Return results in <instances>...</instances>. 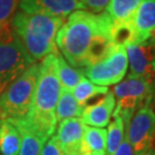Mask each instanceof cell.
<instances>
[{"label":"cell","mask_w":155,"mask_h":155,"mask_svg":"<svg viewBox=\"0 0 155 155\" xmlns=\"http://www.w3.org/2000/svg\"><path fill=\"white\" fill-rule=\"evenodd\" d=\"M112 21L106 12L94 14L77 10L56 35V46L70 66L85 68L103 59L115 44L112 37Z\"/></svg>","instance_id":"cell-1"},{"label":"cell","mask_w":155,"mask_h":155,"mask_svg":"<svg viewBox=\"0 0 155 155\" xmlns=\"http://www.w3.org/2000/svg\"><path fill=\"white\" fill-rule=\"evenodd\" d=\"M56 51L46 56L39 63V75L30 110L25 119L21 120L46 140L53 135L57 124L55 110L61 84L58 77Z\"/></svg>","instance_id":"cell-2"},{"label":"cell","mask_w":155,"mask_h":155,"mask_svg":"<svg viewBox=\"0 0 155 155\" xmlns=\"http://www.w3.org/2000/svg\"><path fill=\"white\" fill-rule=\"evenodd\" d=\"M64 19L16 11L10 23L13 33L34 63L57 50L56 35Z\"/></svg>","instance_id":"cell-3"},{"label":"cell","mask_w":155,"mask_h":155,"mask_svg":"<svg viewBox=\"0 0 155 155\" xmlns=\"http://www.w3.org/2000/svg\"><path fill=\"white\" fill-rule=\"evenodd\" d=\"M39 75V63H33L0 94V119L23 120L30 110Z\"/></svg>","instance_id":"cell-4"},{"label":"cell","mask_w":155,"mask_h":155,"mask_svg":"<svg viewBox=\"0 0 155 155\" xmlns=\"http://www.w3.org/2000/svg\"><path fill=\"white\" fill-rule=\"evenodd\" d=\"M33 63L13 33L11 25L0 29V94Z\"/></svg>","instance_id":"cell-5"},{"label":"cell","mask_w":155,"mask_h":155,"mask_svg":"<svg viewBox=\"0 0 155 155\" xmlns=\"http://www.w3.org/2000/svg\"><path fill=\"white\" fill-rule=\"evenodd\" d=\"M112 92L116 102L113 114L119 115L123 119L125 128L135 112L147 102L153 100L151 82L141 77L128 75L124 80L115 85Z\"/></svg>","instance_id":"cell-6"},{"label":"cell","mask_w":155,"mask_h":155,"mask_svg":"<svg viewBox=\"0 0 155 155\" xmlns=\"http://www.w3.org/2000/svg\"><path fill=\"white\" fill-rule=\"evenodd\" d=\"M81 69L88 80L99 86L107 87L119 83L123 80L128 69L125 46L115 45L103 59Z\"/></svg>","instance_id":"cell-7"},{"label":"cell","mask_w":155,"mask_h":155,"mask_svg":"<svg viewBox=\"0 0 155 155\" xmlns=\"http://www.w3.org/2000/svg\"><path fill=\"white\" fill-rule=\"evenodd\" d=\"M134 155H143L155 144V110L153 100L139 108L125 128Z\"/></svg>","instance_id":"cell-8"},{"label":"cell","mask_w":155,"mask_h":155,"mask_svg":"<svg viewBox=\"0 0 155 155\" xmlns=\"http://www.w3.org/2000/svg\"><path fill=\"white\" fill-rule=\"evenodd\" d=\"M130 76L152 81L155 73V42L152 38L141 42H132L125 46Z\"/></svg>","instance_id":"cell-9"},{"label":"cell","mask_w":155,"mask_h":155,"mask_svg":"<svg viewBox=\"0 0 155 155\" xmlns=\"http://www.w3.org/2000/svg\"><path fill=\"white\" fill-rule=\"evenodd\" d=\"M19 10L65 19L77 10H85L80 0H19Z\"/></svg>","instance_id":"cell-10"},{"label":"cell","mask_w":155,"mask_h":155,"mask_svg":"<svg viewBox=\"0 0 155 155\" xmlns=\"http://www.w3.org/2000/svg\"><path fill=\"white\" fill-rule=\"evenodd\" d=\"M85 128L81 118H68L59 122L55 136L65 155L80 152Z\"/></svg>","instance_id":"cell-11"},{"label":"cell","mask_w":155,"mask_h":155,"mask_svg":"<svg viewBox=\"0 0 155 155\" xmlns=\"http://www.w3.org/2000/svg\"><path fill=\"white\" fill-rule=\"evenodd\" d=\"M115 105L116 102L113 92L108 91L104 96L84 108L81 120L87 126L103 128L109 124Z\"/></svg>","instance_id":"cell-12"},{"label":"cell","mask_w":155,"mask_h":155,"mask_svg":"<svg viewBox=\"0 0 155 155\" xmlns=\"http://www.w3.org/2000/svg\"><path fill=\"white\" fill-rule=\"evenodd\" d=\"M134 41L141 42L150 38L155 31V0H143L131 18Z\"/></svg>","instance_id":"cell-13"},{"label":"cell","mask_w":155,"mask_h":155,"mask_svg":"<svg viewBox=\"0 0 155 155\" xmlns=\"http://www.w3.org/2000/svg\"><path fill=\"white\" fill-rule=\"evenodd\" d=\"M21 137L12 119H0V155H18Z\"/></svg>","instance_id":"cell-14"},{"label":"cell","mask_w":155,"mask_h":155,"mask_svg":"<svg viewBox=\"0 0 155 155\" xmlns=\"http://www.w3.org/2000/svg\"><path fill=\"white\" fill-rule=\"evenodd\" d=\"M106 129L86 125L80 152L86 155H106Z\"/></svg>","instance_id":"cell-15"},{"label":"cell","mask_w":155,"mask_h":155,"mask_svg":"<svg viewBox=\"0 0 155 155\" xmlns=\"http://www.w3.org/2000/svg\"><path fill=\"white\" fill-rule=\"evenodd\" d=\"M12 120L17 126L21 137L20 150L18 155H41L47 140L32 131L21 120Z\"/></svg>","instance_id":"cell-16"},{"label":"cell","mask_w":155,"mask_h":155,"mask_svg":"<svg viewBox=\"0 0 155 155\" xmlns=\"http://www.w3.org/2000/svg\"><path fill=\"white\" fill-rule=\"evenodd\" d=\"M143 0H110L105 12L110 17L112 24L119 25L130 22L138 6Z\"/></svg>","instance_id":"cell-17"},{"label":"cell","mask_w":155,"mask_h":155,"mask_svg":"<svg viewBox=\"0 0 155 155\" xmlns=\"http://www.w3.org/2000/svg\"><path fill=\"white\" fill-rule=\"evenodd\" d=\"M83 111L84 108L77 103L72 91L61 86L55 110L57 122L68 118H81Z\"/></svg>","instance_id":"cell-18"},{"label":"cell","mask_w":155,"mask_h":155,"mask_svg":"<svg viewBox=\"0 0 155 155\" xmlns=\"http://www.w3.org/2000/svg\"><path fill=\"white\" fill-rule=\"evenodd\" d=\"M108 91H109L108 87L96 85L88 80L86 77H84L72 90V94L76 99L77 103L85 108L90 104L91 100L104 96Z\"/></svg>","instance_id":"cell-19"},{"label":"cell","mask_w":155,"mask_h":155,"mask_svg":"<svg viewBox=\"0 0 155 155\" xmlns=\"http://www.w3.org/2000/svg\"><path fill=\"white\" fill-rule=\"evenodd\" d=\"M58 62V77L62 87L72 91L85 76L81 68L70 66L59 51H56Z\"/></svg>","instance_id":"cell-20"},{"label":"cell","mask_w":155,"mask_h":155,"mask_svg":"<svg viewBox=\"0 0 155 155\" xmlns=\"http://www.w3.org/2000/svg\"><path fill=\"white\" fill-rule=\"evenodd\" d=\"M113 119L108 124L106 138V155H113L119 147L125 135L123 119L117 114H112Z\"/></svg>","instance_id":"cell-21"},{"label":"cell","mask_w":155,"mask_h":155,"mask_svg":"<svg viewBox=\"0 0 155 155\" xmlns=\"http://www.w3.org/2000/svg\"><path fill=\"white\" fill-rule=\"evenodd\" d=\"M18 4L19 0H0V29L10 25Z\"/></svg>","instance_id":"cell-22"},{"label":"cell","mask_w":155,"mask_h":155,"mask_svg":"<svg viewBox=\"0 0 155 155\" xmlns=\"http://www.w3.org/2000/svg\"><path fill=\"white\" fill-rule=\"evenodd\" d=\"M80 1L84 5L85 10L94 14H99L104 9H106L110 0H80Z\"/></svg>","instance_id":"cell-23"},{"label":"cell","mask_w":155,"mask_h":155,"mask_svg":"<svg viewBox=\"0 0 155 155\" xmlns=\"http://www.w3.org/2000/svg\"><path fill=\"white\" fill-rule=\"evenodd\" d=\"M41 155H65L55 135H52L45 143Z\"/></svg>","instance_id":"cell-24"},{"label":"cell","mask_w":155,"mask_h":155,"mask_svg":"<svg viewBox=\"0 0 155 155\" xmlns=\"http://www.w3.org/2000/svg\"><path fill=\"white\" fill-rule=\"evenodd\" d=\"M113 155H134L132 146H131L129 140H128L126 132H125L124 138L122 140L121 144L119 145V147L117 148V150L115 151V153Z\"/></svg>","instance_id":"cell-25"},{"label":"cell","mask_w":155,"mask_h":155,"mask_svg":"<svg viewBox=\"0 0 155 155\" xmlns=\"http://www.w3.org/2000/svg\"><path fill=\"white\" fill-rule=\"evenodd\" d=\"M143 155H155V144L151 148H149Z\"/></svg>","instance_id":"cell-26"},{"label":"cell","mask_w":155,"mask_h":155,"mask_svg":"<svg viewBox=\"0 0 155 155\" xmlns=\"http://www.w3.org/2000/svg\"><path fill=\"white\" fill-rule=\"evenodd\" d=\"M151 89H152L153 98H155V73H154V75H153L152 81H151Z\"/></svg>","instance_id":"cell-27"},{"label":"cell","mask_w":155,"mask_h":155,"mask_svg":"<svg viewBox=\"0 0 155 155\" xmlns=\"http://www.w3.org/2000/svg\"><path fill=\"white\" fill-rule=\"evenodd\" d=\"M150 37H151V38H152V39H153V40H154V42H155V31L153 32V33H152V34H151V36H150Z\"/></svg>","instance_id":"cell-28"},{"label":"cell","mask_w":155,"mask_h":155,"mask_svg":"<svg viewBox=\"0 0 155 155\" xmlns=\"http://www.w3.org/2000/svg\"><path fill=\"white\" fill-rule=\"evenodd\" d=\"M74 155H86V154H84V153H82V152H78V153L74 154Z\"/></svg>","instance_id":"cell-29"},{"label":"cell","mask_w":155,"mask_h":155,"mask_svg":"<svg viewBox=\"0 0 155 155\" xmlns=\"http://www.w3.org/2000/svg\"><path fill=\"white\" fill-rule=\"evenodd\" d=\"M153 104H154V109H155V98H153Z\"/></svg>","instance_id":"cell-30"}]
</instances>
